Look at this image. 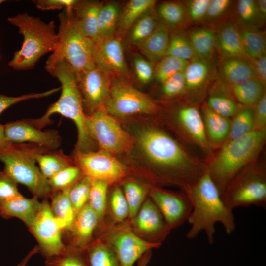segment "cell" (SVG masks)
Masks as SVG:
<instances>
[{"label":"cell","mask_w":266,"mask_h":266,"mask_svg":"<svg viewBox=\"0 0 266 266\" xmlns=\"http://www.w3.org/2000/svg\"><path fill=\"white\" fill-rule=\"evenodd\" d=\"M139 144L148 158L168 179L186 191L207 171L193 161L178 143L166 133L148 128L140 132Z\"/></svg>","instance_id":"cell-1"},{"label":"cell","mask_w":266,"mask_h":266,"mask_svg":"<svg viewBox=\"0 0 266 266\" xmlns=\"http://www.w3.org/2000/svg\"><path fill=\"white\" fill-rule=\"evenodd\" d=\"M185 191L192 203V210L187 221L191 225L186 234L188 239L196 237L203 231L208 243L213 244L217 223L223 225L228 234L234 231L236 225L233 210L224 202L208 171Z\"/></svg>","instance_id":"cell-2"},{"label":"cell","mask_w":266,"mask_h":266,"mask_svg":"<svg viewBox=\"0 0 266 266\" xmlns=\"http://www.w3.org/2000/svg\"><path fill=\"white\" fill-rule=\"evenodd\" d=\"M61 83V94L58 100L51 104L41 117L27 121L36 128L41 129L52 122L50 116L55 113L69 118L75 123L78 132L76 151H92L94 141L88 132L86 116L81 96L77 85L75 71L64 60L59 61L46 69Z\"/></svg>","instance_id":"cell-3"},{"label":"cell","mask_w":266,"mask_h":266,"mask_svg":"<svg viewBox=\"0 0 266 266\" xmlns=\"http://www.w3.org/2000/svg\"><path fill=\"white\" fill-rule=\"evenodd\" d=\"M59 30L56 48L45 64V69L64 60L74 69L76 76L96 65V44L81 30L72 8L66 7L58 15Z\"/></svg>","instance_id":"cell-4"},{"label":"cell","mask_w":266,"mask_h":266,"mask_svg":"<svg viewBox=\"0 0 266 266\" xmlns=\"http://www.w3.org/2000/svg\"><path fill=\"white\" fill-rule=\"evenodd\" d=\"M19 29L24 37L21 48L14 53L8 63L16 70H27L34 68L39 59L49 52H53L57 42V33L54 21L46 23L27 12L20 13L7 19Z\"/></svg>","instance_id":"cell-5"},{"label":"cell","mask_w":266,"mask_h":266,"mask_svg":"<svg viewBox=\"0 0 266 266\" xmlns=\"http://www.w3.org/2000/svg\"><path fill=\"white\" fill-rule=\"evenodd\" d=\"M49 150L32 143H10L0 147V161L4 165L3 170L17 183L26 186L33 196L51 198V186L35 159V154Z\"/></svg>","instance_id":"cell-6"},{"label":"cell","mask_w":266,"mask_h":266,"mask_svg":"<svg viewBox=\"0 0 266 266\" xmlns=\"http://www.w3.org/2000/svg\"><path fill=\"white\" fill-rule=\"evenodd\" d=\"M265 139V128L253 129L241 137L230 140L221 149L207 169L221 195L230 180L259 151Z\"/></svg>","instance_id":"cell-7"},{"label":"cell","mask_w":266,"mask_h":266,"mask_svg":"<svg viewBox=\"0 0 266 266\" xmlns=\"http://www.w3.org/2000/svg\"><path fill=\"white\" fill-rule=\"evenodd\" d=\"M221 197L225 204L232 210L251 205L266 208L264 172L258 169L240 170L228 183Z\"/></svg>","instance_id":"cell-8"},{"label":"cell","mask_w":266,"mask_h":266,"mask_svg":"<svg viewBox=\"0 0 266 266\" xmlns=\"http://www.w3.org/2000/svg\"><path fill=\"white\" fill-rule=\"evenodd\" d=\"M86 125L93 140L110 153H121L132 145L129 134L104 108L101 107L86 116Z\"/></svg>","instance_id":"cell-9"},{"label":"cell","mask_w":266,"mask_h":266,"mask_svg":"<svg viewBox=\"0 0 266 266\" xmlns=\"http://www.w3.org/2000/svg\"><path fill=\"white\" fill-rule=\"evenodd\" d=\"M103 107L110 115L119 117L151 113L157 108L148 96L119 78L111 82L109 95Z\"/></svg>","instance_id":"cell-10"},{"label":"cell","mask_w":266,"mask_h":266,"mask_svg":"<svg viewBox=\"0 0 266 266\" xmlns=\"http://www.w3.org/2000/svg\"><path fill=\"white\" fill-rule=\"evenodd\" d=\"M72 160L80 169L83 176L92 180L109 184L120 180L125 175L124 166L111 153L103 150L96 152L76 151Z\"/></svg>","instance_id":"cell-11"},{"label":"cell","mask_w":266,"mask_h":266,"mask_svg":"<svg viewBox=\"0 0 266 266\" xmlns=\"http://www.w3.org/2000/svg\"><path fill=\"white\" fill-rule=\"evenodd\" d=\"M29 229L46 259L58 255L66 249L62 238L63 228L53 215L47 198L41 202L36 217Z\"/></svg>","instance_id":"cell-12"},{"label":"cell","mask_w":266,"mask_h":266,"mask_svg":"<svg viewBox=\"0 0 266 266\" xmlns=\"http://www.w3.org/2000/svg\"><path fill=\"white\" fill-rule=\"evenodd\" d=\"M110 77L96 66L76 76L86 115L103 107L110 93Z\"/></svg>","instance_id":"cell-13"},{"label":"cell","mask_w":266,"mask_h":266,"mask_svg":"<svg viewBox=\"0 0 266 266\" xmlns=\"http://www.w3.org/2000/svg\"><path fill=\"white\" fill-rule=\"evenodd\" d=\"M150 197L170 229L188 221L192 210V203L185 191L178 194L154 189L150 193Z\"/></svg>","instance_id":"cell-14"},{"label":"cell","mask_w":266,"mask_h":266,"mask_svg":"<svg viewBox=\"0 0 266 266\" xmlns=\"http://www.w3.org/2000/svg\"><path fill=\"white\" fill-rule=\"evenodd\" d=\"M4 126L6 139L14 143L29 142L47 148L57 150L61 144V137L56 130L42 131L27 120L8 123Z\"/></svg>","instance_id":"cell-15"},{"label":"cell","mask_w":266,"mask_h":266,"mask_svg":"<svg viewBox=\"0 0 266 266\" xmlns=\"http://www.w3.org/2000/svg\"><path fill=\"white\" fill-rule=\"evenodd\" d=\"M109 239V245L115 252L120 266H133L145 253L161 244L145 240L128 228L116 231Z\"/></svg>","instance_id":"cell-16"},{"label":"cell","mask_w":266,"mask_h":266,"mask_svg":"<svg viewBox=\"0 0 266 266\" xmlns=\"http://www.w3.org/2000/svg\"><path fill=\"white\" fill-rule=\"evenodd\" d=\"M94 59L96 66L110 77L128 74L123 48L119 38L112 37L96 43Z\"/></svg>","instance_id":"cell-17"},{"label":"cell","mask_w":266,"mask_h":266,"mask_svg":"<svg viewBox=\"0 0 266 266\" xmlns=\"http://www.w3.org/2000/svg\"><path fill=\"white\" fill-rule=\"evenodd\" d=\"M133 218L137 229L150 236L154 242L161 243L170 230L151 199L143 202Z\"/></svg>","instance_id":"cell-18"},{"label":"cell","mask_w":266,"mask_h":266,"mask_svg":"<svg viewBox=\"0 0 266 266\" xmlns=\"http://www.w3.org/2000/svg\"><path fill=\"white\" fill-rule=\"evenodd\" d=\"M38 198H25L23 195L0 202V216L5 219L16 217L29 228L40 209Z\"/></svg>","instance_id":"cell-19"},{"label":"cell","mask_w":266,"mask_h":266,"mask_svg":"<svg viewBox=\"0 0 266 266\" xmlns=\"http://www.w3.org/2000/svg\"><path fill=\"white\" fill-rule=\"evenodd\" d=\"M99 219L87 203L76 214L70 230L72 231L74 248L84 250L88 246Z\"/></svg>","instance_id":"cell-20"},{"label":"cell","mask_w":266,"mask_h":266,"mask_svg":"<svg viewBox=\"0 0 266 266\" xmlns=\"http://www.w3.org/2000/svg\"><path fill=\"white\" fill-rule=\"evenodd\" d=\"M215 48L224 57H239L250 60L244 49L238 27L232 23L223 25L215 33Z\"/></svg>","instance_id":"cell-21"},{"label":"cell","mask_w":266,"mask_h":266,"mask_svg":"<svg viewBox=\"0 0 266 266\" xmlns=\"http://www.w3.org/2000/svg\"><path fill=\"white\" fill-rule=\"evenodd\" d=\"M101 2L77 0L73 7L79 26L84 34L95 44L98 41L97 21Z\"/></svg>","instance_id":"cell-22"},{"label":"cell","mask_w":266,"mask_h":266,"mask_svg":"<svg viewBox=\"0 0 266 266\" xmlns=\"http://www.w3.org/2000/svg\"><path fill=\"white\" fill-rule=\"evenodd\" d=\"M220 70L223 78L232 85L257 78L253 63L243 57H224Z\"/></svg>","instance_id":"cell-23"},{"label":"cell","mask_w":266,"mask_h":266,"mask_svg":"<svg viewBox=\"0 0 266 266\" xmlns=\"http://www.w3.org/2000/svg\"><path fill=\"white\" fill-rule=\"evenodd\" d=\"M169 40L167 28L159 24L153 33L137 46L149 61L154 62L166 55Z\"/></svg>","instance_id":"cell-24"},{"label":"cell","mask_w":266,"mask_h":266,"mask_svg":"<svg viewBox=\"0 0 266 266\" xmlns=\"http://www.w3.org/2000/svg\"><path fill=\"white\" fill-rule=\"evenodd\" d=\"M35 159L40 171L47 179L74 163L72 159L65 155L62 149L38 153L35 154Z\"/></svg>","instance_id":"cell-25"},{"label":"cell","mask_w":266,"mask_h":266,"mask_svg":"<svg viewBox=\"0 0 266 266\" xmlns=\"http://www.w3.org/2000/svg\"><path fill=\"white\" fill-rule=\"evenodd\" d=\"M70 188L53 192L51 197V211L63 230H70L76 216L69 197Z\"/></svg>","instance_id":"cell-26"},{"label":"cell","mask_w":266,"mask_h":266,"mask_svg":"<svg viewBox=\"0 0 266 266\" xmlns=\"http://www.w3.org/2000/svg\"><path fill=\"white\" fill-rule=\"evenodd\" d=\"M179 120L183 128L198 143L205 146L207 141L203 120L198 110L187 106L179 110Z\"/></svg>","instance_id":"cell-27"},{"label":"cell","mask_w":266,"mask_h":266,"mask_svg":"<svg viewBox=\"0 0 266 266\" xmlns=\"http://www.w3.org/2000/svg\"><path fill=\"white\" fill-rule=\"evenodd\" d=\"M155 0H131L119 13L118 29L121 35L126 34L132 25L143 14L151 10Z\"/></svg>","instance_id":"cell-28"},{"label":"cell","mask_w":266,"mask_h":266,"mask_svg":"<svg viewBox=\"0 0 266 266\" xmlns=\"http://www.w3.org/2000/svg\"><path fill=\"white\" fill-rule=\"evenodd\" d=\"M238 29L244 49L252 61L266 55V38L262 32L252 26H244Z\"/></svg>","instance_id":"cell-29"},{"label":"cell","mask_w":266,"mask_h":266,"mask_svg":"<svg viewBox=\"0 0 266 266\" xmlns=\"http://www.w3.org/2000/svg\"><path fill=\"white\" fill-rule=\"evenodd\" d=\"M119 13L118 3L111 2L102 4L98 17V42L113 37L117 28Z\"/></svg>","instance_id":"cell-30"},{"label":"cell","mask_w":266,"mask_h":266,"mask_svg":"<svg viewBox=\"0 0 266 266\" xmlns=\"http://www.w3.org/2000/svg\"><path fill=\"white\" fill-rule=\"evenodd\" d=\"M189 40L197 58L207 61L213 56L215 48V33L207 28H198L190 34Z\"/></svg>","instance_id":"cell-31"},{"label":"cell","mask_w":266,"mask_h":266,"mask_svg":"<svg viewBox=\"0 0 266 266\" xmlns=\"http://www.w3.org/2000/svg\"><path fill=\"white\" fill-rule=\"evenodd\" d=\"M84 250L89 266H120L115 252L109 245L96 242Z\"/></svg>","instance_id":"cell-32"},{"label":"cell","mask_w":266,"mask_h":266,"mask_svg":"<svg viewBox=\"0 0 266 266\" xmlns=\"http://www.w3.org/2000/svg\"><path fill=\"white\" fill-rule=\"evenodd\" d=\"M264 86L257 78L232 85L236 99L239 102L245 105L257 103L265 93Z\"/></svg>","instance_id":"cell-33"},{"label":"cell","mask_w":266,"mask_h":266,"mask_svg":"<svg viewBox=\"0 0 266 266\" xmlns=\"http://www.w3.org/2000/svg\"><path fill=\"white\" fill-rule=\"evenodd\" d=\"M149 11L141 16L126 33L129 44L137 45L149 36L158 26L155 17Z\"/></svg>","instance_id":"cell-34"},{"label":"cell","mask_w":266,"mask_h":266,"mask_svg":"<svg viewBox=\"0 0 266 266\" xmlns=\"http://www.w3.org/2000/svg\"><path fill=\"white\" fill-rule=\"evenodd\" d=\"M206 61L195 57L191 59L184 70L186 89L193 90L201 87L209 75Z\"/></svg>","instance_id":"cell-35"},{"label":"cell","mask_w":266,"mask_h":266,"mask_svg":"<svg viewBox=\"0 0 266 266\" xmlns=\"http://www.w3.org/2000/svg\"><path fill=\"white\" fill-rule=\"evenodd\" d=\"M204 125L210 137L215 142H220L229 133L231 124L227 118L215 113L209 108L204 109Z\"/></svg>","instance_id":"cell-36"},{"label":"cell","mask_w":266,"mask_h":266,"mask_svg":"<svg viewBox=\"0 0 266 266\" xmlns=\"http://www.w3.org/2000/svg\"><path fill=\"white\" fill-rule=\"evenodd\" d=\"M189 62L171 56H165L157 65L154 76L163 83L176 73L184 71Z\"/></svg>","instance_id":"cell-37"},{"label":"cell","mask_w":266,"mask_h":266,"mask_svg":"<svg viewBox=\"0 0 266 266\" xmlns=\"http://www.w3.org/2000/svg\"><path fill=\"white\" fill-rule=\"evenodd\" d=\"M80 250L67 247L61 253L46 259L45 266H89Z\"/></svg>","instance_id":"cell-38"},{"label":"cell","mask_w":266,"mask_h":266,"mask_svg":"<svg viewBox=\"0 0 266 266\" xmlns=\"http://www.w3.org/2000/svg\"><path fill=\"white\" fill-rule=\"evenodd\" d=\"M108 183L100 180H92L88 203L100 220L104 214L107 200Z\"/></svg>","instance_id":"cell-39"},{"label":"cell","mask_w":266,"mask_h":266,"mask_svg":"<svg viewBox=\"0 0 266 266\" xmlns=\"http://www.w3.org/2000/svg\"><path fill=\"white\" fill-rule=\"evenodd\" d=\"M81 175V170L76 165L69 166L59 171L48 179L52 193L71 187Z\"/></svg>","instance_id":"cell-40"},{"label":"cell","mask_w":266,"mask_h":266,"mask_svg":"<svg viewBox=\"0 0 266 266\" xmlns=\"http://www.w3.org/2000/svg\"><path fill=\"white\" fill-rule=\"evenodd\" d=\"M254 112L249 108L240 111L231 125L229 137L231 140L241 137L254 129Z\"/></svg>","instance_id":"cell-41"},{"label":"cell","mask_w":266,"mask_h":266,"mask_svg":"<svg viewBox=\"0 0 266 266\" xmlns=\"http://www.w3.org/2000/svg\"><path fill=\"white\" fill-rule=\"evenodd\" d=\"M123 193L129 207V216L133 218L144 202L145 189L140 184L130 181L125 183Z\"/></svg>","instance_id":"cell-42"},{"label":"cell","mask_w":266,"mask_h":266,"mask_svg":"<svg viewBox=\"0 0 266 266\" xmlns=\"http://www.w3.org/2000/svg\"><path fill=\"white\" fill-rule=\"evenodd\" d=\"M92 180L83 176L69 189V197L76 214L88 202Z\"/></svg>","instance_id":"cell-43"},{"label":"cell","mask_w":266,"mask_h":266,"mask_svg":"<svg viewBox=\"0 0 266 266\" xmlns=\"http://www.w3.org/2000/svg\"><path fill=\"white\" fill-rule=\"evenodd\" d=\"M165 56L189 61L196 57L189 39L181 34H175L171 38Z\"/></svg>","instance_id":"cell-44"},{"label":"cell","mask_w":266,"mask_h":266,"mask_svg":"<svg viewBox=\"0 0 266 266\" xmlns=\"http://www.w3.org/2000/svg\"><path fill=\"white\" fill-rule=\"evenodd\" d=\"M157 11L164 21L173 26L181 23L185 16V10L183 6L174 2H167L159 4Z\"/></svg>","instance_id":"cell-45"},{"label":"cell","mask_w":266,"mask_h":266,"mask_svg":"<svg viewBox=\"0 0 266 266\" xmlns=\"http://www.w3.org/2000/svg\"><path fill=\"white\" fill-rule=\"evenodd\" d=\"M208 105L209 108L214 112L225 118L234 115L237 110V105L233 101L222 96L210 97Z\"/></svg>","instance_id":"cell-46"},{"label":"cell","mask_w":266,"mask_h":266,"mask_svg":"<svg viewBox=\"0 0 266 266\" xmlns=\"http://www.w3.org/2000/svg\"><path fill=\"white\" fill-rule=\"evenodd\" d=\"M110 207L114 217L122 221L129 216V207L123 192L116 188L112 192Z\"/></svg>","instance_id":"cell-47"},{"label":"cell","mask_w":266,"mask_h":266,"mask_svg":"<svg viewBox=\"0 0 266 266\" xmlns=\"http://www.w3.org/2000/svg\"><path fill=\"white\" fill-rule=\"evenodd\" d=\"M60 89V87H58L44 92L32 93L18 97H10L0 94V114L14 104L27 100L47 97L59 91Z\"/></svg>","instance_id":"cell-48"},{"label":"cell","mask_w":266,"mask_h":266,"mask_svg":"<svg viewBox=\"0 0 266 266\" xmlns=\"http://www.w3.org/2000/svg\"><path fill=\"white\" fill-rule=\"evenodd\" d=\"M17 184L6 172L0 170V202L22 196Z\"/></svg>","instance_id":"cell-49"},{"label":"cell","mask_w":266,"mask_h":266,"mask_svg":"<svg viewBox=\"0 0 266 266\" xmlns=\"http://www.w3.org/2000/svg\"><path fill=\"white\" fill-rule=\"evenodd\" d=\"M186 89L184 71L176 73L162 83V92L168 97L179 95Z\"/></svg>","instance_id":"cell-50"},{"label":"cell","mask_w":266,"mask_h":266,"mask_svg":"<svg viewBox=\"0 0 266 266\" xmlns=\"http://www.w3.org/2000/svg\"><path fill=\"white\" fill-rule=\"evenodd\" d=\"M134 70L138 79L143 83H148L154 76V70L151 62L136 55L133 58Z\"/></svg>","instance_id":"cell-51"},{"label":"cell","mask_w":266,"mask_h":266,"mask_svg":"<svg viewBox=\"0 0 266 266\" xmlns=\"http://www.w3.org/2000/svg\"><path fill=\"white\" fill-rule=\"evenodd\" d=\"M237 9L240 18L247 24H251L260 17L256 0H239L237 2Z\"/></svg>","instance_id":"cell-52"},{"label":"cell","mask_w":266,"mask_h":266,"mask_svg":"<svg viewBox=\"0 0 266 266\" xmlns=\"http://www.w3.org/2000/svg\"><path fill=\"white\" fill-rule=\"evenodd\" d=\"M76 0H32L37 8L41 10H61L66 7L72 8Z\"/></svg>","instance_id":"cell-53"},{"label":"cell","mask_w":266,"mask_h":266,"mask_svg":"<svg viewBox=\"0 0 266 266\" xmlns=\"http://www.w3.org/2000/svg\"><path fill=\"white\" fill-rule=\"evenodd\" d=\"M210 0H192L188 5V13L193 21H200L206 17Z\"/></svg>","instance_id":"cell-54"},{"label":"cell","mask_w":266,"mask_h":266,"mask_svg":"<svg viewBox=\"0 0 266 266\" xmlns=\"http://www.w3.org/2000/svg\"><path fill=\"white\" fill-rule=\"evenodd\" d=\"M231 2L230 0H210L206 17L208 19L218 17L226 11Z\"/></svg>","instance_id":"cell-55"},{"label":"cell","mask_w":266,"mask_h":266,"mask_svg":"<svg viewBox=\"0 0 266 266\" xmlns=\"http://www.w3.org/2000/svg\"><path fill=\"white\" fill-rule=\"evenodd\" d=\"M266 122V95L265 93L257 103L254 113V124L253 129L264 128Z\"/></svg>","instance_id":"cell-56"},{"label":"cell","mask_w":266,"mask_h":266,"mask_svg":"<svg viewBox=\"0 0 266 266\" xmlns=\"http://www.w3.org/2000/svg\"><path fill=\"white\" fill-rule=\"evenodd\" d=\"M257 78L265 86L266 82V55L253 61Z\"/></svg>","instance_id":"cell-57"},{"label":"cell","mask_w":266,"mask_h":266,"mask_svg":"<svg viewBox=\"0 0 266 266\" xmlns=\"http://www.w3.org/2000/svg\"><path fill=\"white\" fill-rule=\"evenodd\" d=\"M40 252L39 248L38 246H35L29 253L22 260L20 263L17 266H26L28 261L34 255Z\"/></svg>","instance_id":"cell-58"},{"label":"cell","mask_w":266,"mask_h":266,"mask_svg":"<svg viewBox=\"0 0 266 266\" xmlns=\"http://www.w3.org/2000/svg\"><path fill=\"white\" fill-rule=\"evenodd\" d=\"M258 11L260 17L264 19L266 16V0H258L256 1Z\"/></svg>","instance_id":"cell-59"},{"label":"cell","mask_w":266,"mask_h":266,"mask_svg":"<svg viewBox=\"0 0 266 266\" xmlns=\"http://www.w3.org/2000/svg\"><path fill=\"white\" fill-rule=\"evenodd\" d=\"M151 257V250L145 253L138 261L137 266H147Z\"/></svg>","instance_id":"cell-60"},{"label":"cell","mask_w":266,"mask_h":266,"mask_svg":"<svg viewBox=\"0 0 266 266\" xmlns=\"http://www.w3.org/2000/svg\"><path fill=\"white\" fill-rule=\"evenodd\" d=\"M11 142L6 138L4 133V126L0 123V147L5 146Z\"/></svg>","instance_id":"cell-61"},{"label":"cell","mask_w":266,"mask_h":266,"mask_svg":"<svg viewBox=\"0 0 266 266\" xmlns=\"http://www.w3.org/2000/svg\"><path fill=\"white\" fill-rule=\"evenodd\" d=\"M5 1V0H0V5L3 2Z\"/></svg>","instance_id":"cell-62"},{"label":"cell","mask_w":266,"mask_h":266,"mask_svg":"<svg viewBox=\"0 0 266 266\" xmlns=\"http://www.w3.org/2000/svg\"><path fill=\"white\" fill-rule=\"evenodd\" d=\"M1 58V56H0V59Z\"/></svg>","instance_id":"cell-63"}]
</instances>
